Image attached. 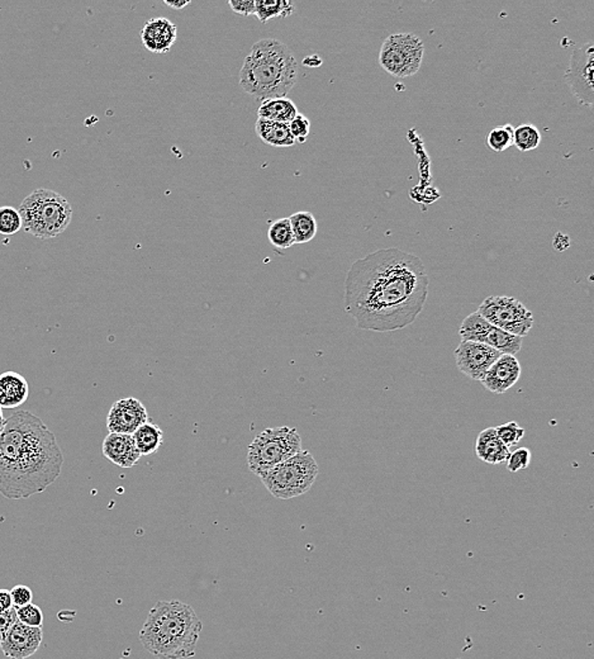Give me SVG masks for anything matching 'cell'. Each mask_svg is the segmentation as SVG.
Masks as SVG:
<instances>
[{
    "mask_svg": "<svg viewBox=\"0 0 594 659\" xmlns=\"http://www.w3.org/2000/svg\"><path fill=\"white\" fill-rule=\"evenodd\" d=\"M422 260L397 248L357 259L345 279V309L357 329L392 333L417 320L429 297Z\"/></svg>",
    "mask_w": 594,
    "mask_h": 659,
    "instance_id": "cell-1",
    "label": "cell"
},
{
    "mask_svg": "<svg viewBox=\"0 0 594 659\" xmlns=\"http://www.w3.org/2000/svg\"><path fill=\"white\" fill-rule=\"evenodd\" d=\"M63 455L56 436L32 412L20 410L0 434V494L9 500L42 494L62 473Z\"/></svg>",
    "mask_w": 594,
    "mask_h": 659,
    "instance_id": "cell-2",
    "label": "cell"
},
{
    "mask_svg": "<svg viewBox=\"0 0 594 659\" xmlns=\"http://www.w3.org/2000/svg\"><path fill=\"white\" fill-rule=\"evenodd\" d=\"M202 629L192 606L179 600L159 601L148 613L139 642L159 659L190 658L196 655Z\"/></svg>",
    "mask_w": 594,
    "mask_h": 659,
    "instance_id": "cell-3",
    "label": "cell"
},
{
    "mask_svg": "<svg viewBox=\"0 0 594 659\" xmlns=\"http://www.w3.org/2000/svg\"><path fill=\"white\" fill-rule=\"evenodd\" d=\"M298 65L290 48L277 38H263L251 47L239 72V85L255 99L281 98L293 89Z\"/></svg>",
    "mask_w": 594,
    "mask_h": 659,
    "instance_id": "cell-4",
    "label": "cell"
},
{
    "mask_svg": "<svg viewBox=\"0 0 594 659\" xmlns=\"http://www.w3.org/2000/svg\"><path fill=\"white\" fill-rule=\"evenodd\" d=\"M24 232L42 240L56 238L68 229L72 208L62 194L51 190H36L21 203Z\"/></svg>",
    "mask_w": 594,
    "mask_h": 659,
    "instance_id": "cell-5",
    "label": "cell"
},
{
    "mask_svg": "<svg viewBox=\"0 0 594 659\" xmlns=\"http://www.w3.org/2000/svg\"><path fill=\"white\" fill-rule=\"evenodd\" d=\"M318 464L314 455L302 451L260 476L266 490L279 500L302 496L316 482Z\"/></svg>",
    "mask_w": 594,
    "mask_h": 659,
    "instance_id": "cell-6",
    "label": "cell"
},
{
    "mask_svg": "<svg viewBox=\"0 0 594 659\" xmlns=\"http://www.w3.org/2000/svg\"><path fill=\"white\" fill-rule=\"evenodd\" d=\"M302 439L293 427H271L255 437L248 446L247 466L257 477L301 452Z\"/></svg>",
    "mask_w": 594,
    "mask_h": 659,
    "instance_id": "cell-7",
    "label": "cell"
},
{
    "mask_svg": "<svg viewBox=\"0 0 594 659\" xmlns=\"http://www.w3.org/2000/svg\"><path fill=\"white\" fill-rule=\"evenodd\" d=\"M422 39L414 33L399 32L384 39L379 53V63L396 78L414 77L422 65Z\"/></svg>",
    "mask_w": 594,
    "mask_h": 659,
    "instance_id": "cell-8",
    "label": "cell"
},
{
    "mask_svg": "<svg viewBox=\"0 0 594 659\" xmlns=\"http://www.w3.org/2000/svg\"><path fill=\"white\" fill-rule=\"evenodd\" d=\"M477 312L493 326L523 339L529 335L533 326L532 312L514 297H488Z\"/></svg>",
    "mask_w": 594,
    "mask_h": 659,
    "instance_id": "cell-9",
    "label": "cell"
},
{
    "mask_svg": "<svg viewBox=\"0 0 594 659\" xmlns=\"http://www.w3.org/2000/svg\"><path fill=\"white\" fill-rule=\"evenodd\" d=\"M459 336L462 342H481L506 355H516L523 348V338L493 326L478 312L464 318L460 325Z\"/></svg>",
    "mask_w": 594,
    "mask_h": 659,
    "instance_id": "cell-10",
    "label": "cell"
},
{
    "mask_svg": "<svg viewBox=\"0 0 594 659\" xmlns=\"http://www.w3.org/2000/svg\"><path fill=\"white\" fill-rule=\"evenodd\" d=\"M593 65V45L586 44L572 54L569 68L564 75L573 96L587 107H592L594 102Z\"/></svg>",
    "mask_w": 594,
    "mask_h": 659,
    "instance_id": "cell-11",
    "label": "cell"
},
{
    "mask_svg": "<svg viewBox=\"0 0 594 659\" xmlns=\"http://www.w3.org/2000/svg\"><path fill=\"white\" fill-rule=\"evenodd\" d=\"M454 355L457 369L469 378L481 382L502 354L481 342H462Z\"/></svg>",
    "mask_w": 594,
    "mask_h": 659,
    "instance_id": "cell-12",
    "label": "cell"
},
{
    "mask_svg": "<svg viewBox=\"0 0 594 659\" xmlns=\"http://www.w3.org/2000/svg\"><path fill=\"white\" fill-rule=\"evenodd\" d=\"M148 421L146 407L135 397L118 400L112 405L107 416L109 433L132 435Z\"/></svg>",
    "mask_w": 594,
    "mask_h": 659,
    "instance_id": "cell-13",
    "label": "cell"
},
{
    "mask_svg": "<svg viewBox=\"0 0 594 659\" xmlns=\"http://www.w3.org/2000/svg\"><path fill=\"white\" fill-rule=\"evenodd\" d=\"M42 639H44L42 628L27 627L17 621L3 642H0V649L9 659H26L32 657L38 651Z\"/></svg>",
    "mask_w": 594,
    "mask_h": 659,
    "instance_id": "cell-14",
    "label": "cell"
},
{
    "mask_svg": "<svg viewBox=\"0 0 594 659\" xmlns=\"http://www.w3.org/2000/svg\"><path fill=\"white\" fill-rule=\"evenodd\" d=\"M521 373L523 368L517 358L515 355L502 354L488 369L481 382L483 387L492 393L503 394L517 384Z\"/></svg>",
    "mask_w": 594,
    "mask_h": 659,
    "instance_id": "cell-15",
    "label": "cell"
},
{
    "mask_svg": "<svg viewBox=\"0 0 594 659\" xmlns=\"http://www.w3.org/2000/svg\"><path fill=\"white\" fill-rule=\"evenodd\" d=\"M177 38V26L165 17L151 18L141 31L142 44L154 54H168Z\"/></svg>",
    "mask_w": 594,
    "mask_h": 659,
    "instance_id": "cell-16",
    "label": "cell"
},
{
    "mask_svg": "<svg viewBox=\"0 0 594 659\" xmlns=\"http://www.w3.org/2000/svg\"><path fill=\"white\" fill-rule=\"evenodd\" d=\"M105 460L121 468H132L138 463L141 454L132 435L109 433L102 446Z\"/></svg>",
    "mask_w": 594,
    "mask_h": 659,
    "instance_id": "cell-17",
    "label": "cell"
},
{
    "mask_svg": "<svg viewBox=\"0 0 594 659\" xmlns=\"http://www.w3.org/2000/svg\"><path fill=\"white\" fill-rule=\"evenodd\" d=\"M29 396V384L20 373L5 372L0 375V407L17 409Z\"/></svg>",
    "mask_w": 594,
    "mask_h": 659,
    "instance_id": "cell-18",
    "label": "cell"
},
{
    "mask_svg": "<svg viewBox=\"0 0 594 659\" xmlns=\"http://www.w3.org/2000/svg\"><path fill=\"white\" fill-rule=\"evenodd\" d=\"M475 452H477L478 460L484 463L497 464L505 463L509 457V449L503 444L496 433V427H487L481 431L475 443Z\"/></svg>",
    "mask_w": 594,
    "mask_h": 659,
    "instance_id": "cell-19",
    "label": "cell"
},
{
    "mask_svg": "<svg viewBox=\"0 0 594 659\" xmlns=\"http://www.w3.org/2000/svg\"><path fill=\"white\" fill-rule=\"evenodd\" d=\"M298 114V108L293 100L287 97L264 100L257 109V118L287 124Z\"/></svg>",
    "mask_w": 594,
    "mask_h": 659,
    "instance_id": "cell-20",
    "label": "cell"
},
{
    "mask_svg": "<svg viewBox=\"0 0 594 659\" xmlns=\"http://www.w3.org/2000/svg\"><path fill=\"white\" fill-rule=\"evenodd\" d=\"M255 131L265 144L275 146V148H289L296 144L287 123L257 118Z\"/></svg>",
    "mask_w": 594,
    "mask_h": 659,
    "instance_id": "cell-21",
    "label": "cell"
},
{
    "mask_svg": "<svg viewBox=\"0 0 594 659\" xmlns=\"http://www.w3.org/2000/svg\"><path fill=\"white\" fill-rule=\"evenodd\" d=\"M132 437L141 457H147L159 451L163 445V431L157 425L147 421L132 434Z\"/></svg>",
    "mask_w": 594,
    "mask_h": 659,
    "instance_id": "cell-22",
    "label": "cell"
},
{
    "mask_svg": "<svg viewBox=\"0 0 594 659\" xmlns=\"http://www.w3.org/2000/svg\"><path fill=\"white\" fill-rule=\"evenodd\" d=\"M296 244H307L317 235L318 224L311 212H297L289 217Z\"/></svg>",
    "mask_w": 594,
    "mask_h": 659,
    "instance_id": "cell-23",
    "label": "cell"
},
{
    "mask_svg": "<svg viewBox=\"0 0 594 659\" xmlns=\"http://www.w3.org/2000/svg\"><path fill=\"white\" fill-rule=\"evenodd\" d=\"M293 12V4L288 0H255V16L262 23L272 18L289 17Z\"/></svg>",
    "mask_w": 594,
    "mask_h": 659,
    "instance_id": "cell-24",
    "label": "cell"
},
{
    "mask_svg": "<svg viewBox=\"0 0 594 659\" xmlns=\"http://www.w3.org/2000/svg\"><path fill=\"white\" fill-rule=\"evenodd\" d=\"M541 142V132L531 123H523L516 127L514 132V145L521 153H529L539 148Z\"/></svg>",
    "mask_w": 594,
    "mask_h": 659,
    "instance_id": "cell-25",
    "label": "cell"
},
{
    "mask_svg": "<svg viewBox=\"0 0 594 659\" xmlns=\"http://www.w3.org/2000/svg\"><path fill=\"white\" fill-rule=\"evenodd\" d=\"M268 239L272 246L283 249V250L296 244L289 218H280V220L274 221L269 227Z\"/></svg>",
    "mask_w": 594,
    "mask_h": 659,
    "instance_id": "cell-26",
    "label": "cell"
},
{
    "mask_svg": "<svg viewBox=\"0 0 594 659\" xmlns=\"http://www.w3.org/2000/svg\"><path fill=\"white\" fill-rule=\"evenodd\" d=\"M515 127L512 124H503L490 131L487 144L494 153H503L514 145Z\"/></svg>",
    "mask_w": 594,
    "mask_h": 659,
    "instance_id": "cell-27",
    "label": "cell"
},
{
    "mask_svg": "<svg viewBox=\"0 0 594 659\" xmlns=\"http://www.w3.org/2000/svg\"><path fill=\"white\" fill-rule=\"evenodd\" d=\"M22 229L20 212L11 206L0 207V235L12 236Z\"/></svg>",
    "mask_w": 594,
    "mask_h": 659,
    "instance_id": "cell-28",
    "label": "cell"
},
{
    "mask_svg": "<svg viewBox=\"0 0 594 659\" xmlns=\"http://www.w3.org/2000/svg\"><path fill=\"white\" fill-rule=\"evenodd\" d=\"M496 433L497 435H498L499 440H501L503 444L507 446L508 449L511 448V446L517 445L518 443L523 439V436H525V429L521 427L520 425L515 421L499 425V427H496Z\"/></svg>",
    "mask_w": 594,
    "mask_h": 659,
    "instance_id": "cell-29",
    "label": "cell"
},
{
    "mask_svg": "<svg viewBox=\"0 0 594 659\" xmlns=\"http://www.w3.org/2000/svg\"><path fill=\"white\" fill-rule=\"evenodd\" d=\"M17 619L21 624L31 628H42L44 625V613L38 605H26L16 609Z\"/></svg>",
    "mask_w": 594,
    "mask_h": 659,
    "instance_id": "cell-30",
    "label": "cell"
},
{
    "mask_svg": "<svg viewBox=\"0 0 594 659\" xmlns=\"http://www.w3.org/2000/svg\"><path fill=\"white\" fill-rule=\"evenodd\" d=\"M532 454L530 449L518 448L514 452H509L507 469L511 473H517L518 470L527 469L531 463Z\"/></svg>",
    "mask_w": 594,
    "mask_h": 659,
    "instance_id": "cell-31",
    "label": "cell"
},
{
    "mask_svg": "<svg viewBox=\"0 0 594 659\" xmlns=\"http://www.w3.org/2000/svg\"><path fill=\"white\" fill-rule=\"evenodd\" d=\"M288 126H289L294 141L298 142V144H305L309 132H311V121L305 115L298 114L288 123Z\"/></svg>",
    "mask_w": 594,
    "mask_h": 659,
    "instance_id": "cell-32",
    "label": "cell"
},
{
    "mask_svg": "<svg viewBox=\"0 0 594 659\" xmlns=\"http://www.w3.org/2000/svg\"><path fill=\"white\" fill-rule=\"evenodd\" d=\"M11 597L14 609H20L32 604L33 592L29 586L18 585L12 588Z\"/></svg>",
    "mask_w": 594,
    "mask_h": 659,
    "instance_id": "cell-33",
    "label": "cell"
},
{
    "mask_svg": "<svg viewBox=\"0 0 594 659\" xmlns=\"http://www.w3.org/2000/svg\"><path fill=\"white\" fill-rule=\"evenodd\" d=\"M18 621L16 609L0 612V642H3L11 628Z\"/></svg>",
    "mask_w": 594,
    "mask_h": 659,
    "instance_id": "cell-34",
    "label": "cell"
},
{
    "mask_svg": "<svg viewBox=\"0 0 594 659\" xmlns=\"http://www.w3.org/2000/svg\"><path fill=\"white\" fill-rule=\"evenodd\" d=\"M230 7L235 13L241 16H254L255 14V0H230Z\"/></svg>",
    "mask_w": 594,
    "mask_h": 659,
    "instance_id": "cell-35",
    "label": "cell"
},
{
    "mask_svg": "<svg viewBox=\"0 0 594 659\" xmlns=\"http://www.w3.org/2000/svg\"><path fill=\"white\" fill-rule=\"evenodd\" d=\"M14 609L12 603L11 591L0 588V612H9Z\"/></svg>",
    "mask_w": 594,
    "mask_h": 659,
    "instance_id": "cell-36",
    "label": "cell"
},
{
    "mask_svg": "<svg viewBox=\"0 0 594 659\" xmlns=\"http://www.w3.org/2000/svg\"><path fill=\"white\" fill-rule=\"evenodd\" d=\"M553 242L554 248H556L557 251L566 250V249L571 246V239H569L568 235H565V233L563 232H557Z\"/></svg>",
    "mask_w": 594,
    "mask_h": 659,
    "instance_id": "cell-37",
    "label": "cell"
},
{
    "mask_svg": "<svg viewBox=\"0 0 594 659\" xmlns=\"http://www.w3.org/2000/svg\"><path fill=\"white\" fill-rule=\"evenodd\" d=\"M321 63H322V59H321L320 56H317V55H312V56L305 57V59L303 60V65L309 66V68H317Z\"/></svg>",
    "mask_w": 594,
    "mask_h": 659,
    "instance_id": "cell-38",
    "label": "cell"
},
{
    "mask_svg": "<svg viewBox=\"0 0 594 659\" xmlns=\"http://www.w3.org/2000/svg\"><path fill=\"white\" fill-rule=\"evenodd\" d=\"M163 4L168 5L170 8L177 9V11H181V9L192 4V2L190 0H187V2H169V0H163Z\"/></svg>",
    "mask_w": 594,
    "mask_h": 659,
    "instance_id": "cell-39",
    "label": "cell"
},
{
    "mask_svg": "<svg viewBox=\"0 0 594 659\" xmlns=\"http://www.w3.org/2000/svg\"><path fill=\"white\" fill-rule=\"evenodd\" d=\"M5 418H3V409L0 407V434L4 430Z\"/></svg>",
    "mask_w": 594,
    "mask_h": 659,
    "instance_id": "cell-40",
    "label": "cell"
}]
</instances>
